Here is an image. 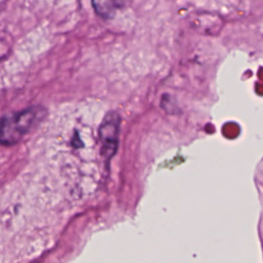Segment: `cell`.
I'll return each instance as SVG.
<instances>
[{
    "instance_id": "cell-3",
    "label": "cell",
    "mask_w": 263,
    "mask_h": 263,
    "mask_svg": "<svg viewBox=\"0 0 263 263\" xmlns=\"http://www.w3.org/2000/svg\"><path fill=\"white\" fill-rule=\"evenodd\" d=\"M133 0H91L95 13L103 20H112L119 10L128 7Z\"/></svg>"
},
{
    "instance_id": "cell-1",
    "label": "cell",
    "mask_w": 263,
    "mask_h": 263,
    "mask_svg": "<svg viewBox=\"0 0 263 263\" xmlns=\"http://www.w3.org/2000/svg\"><path fill=\"white\" fill-rule=\"evenodd\" d=\"M43 113V109L31 107L3 116L0 119V144L10 146L17 143L42 118Z\"/></svg>"
},
{
    "instance_id": "cell-2",
    "label": "cell",
    "mask_w": 263,
    "mask_h": 263,
    "mask_svg": "<svg viewBox=\"0 0 263 263\" xmlns=\"http://www.w3.org/2000/svg\"><path fill=\"white\" fill-rule=\"evenodd\" d=\"M119 118L115 113L108 114L100 127V139L102 142V154L109 160L117 149Z\"/></svg>"
}]
</instances>
